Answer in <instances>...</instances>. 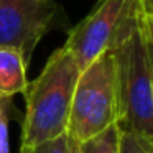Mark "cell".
Listing matches in <instances>:
<instances>
[{
    "label": "cell",
    "mask_w": 153,
    "mask_h": 153,
    "mask_svg": "<svg viewBox=\"0 0 153 153\" xmlns=\"http://www.w3.org/2000/svg\"><path fill=\"white\" fill-rule=\"evenodd\" d=\"M117 123L153 140V0H133L112 48Z\"/></svg>",
    "instance_id": "1"
},
{
    "label": "cell",
    "mask_w": 153,
    "mask_h": 153,
    "mask_svg": "<svg viewBox=\"0 0 153 153\" xmlns=\"http://www.w3.org/2000/svg\"><path fill=\"white\" fill-rule=\"evenodd\" d=\"M79 68L68 48L53 51L43 71L23 91L27 100L20 152L68 133V122Z\"/></svg>",
    "instance_id": "2"
},
{
    "label": "cell",
    "mask_w": 153,
    "mask_h": 153,
    "mask_svg": "<svg viewBox=\"0 0 153 153\" xmlns=\"http://www.w3.org/2000/svg\"><path fill=\"white\" fill-rule=\"evenodd\" d=\"M117 123L115 66L105 51L79 73L68 122V135L77 143Z\"/></svg>",
    "instance_id": "3"
},
{
    "label": "cell",
    "mask_w": 153,
    "mask_h": 153,
    "mask_svg": "<svg viewBox=\"0 0 153 153\" xmlns=\"http://www.w3.org/2000/svg\"><path fill=\"white\" fill-rule=\"evenodd\" d=\"M133 0H99L96 7L69 30L64 46L79 71L112 48Z\"/></svg>",
    "instance_id": "4"
},
{
    "label": "cell",
    "mask_w": 153,
    "mask_h": 153,
    "mask_svg": "<svg viewBox=\"0 0 153 153\" xmlns=\"http://www.w3.org/2000/svg\"><path fill=\"white\" fill-rule=\"evenodd\" d=\"M58 10L56 0H0V46L18 50L30 64Z\"/></svg>",
    "instance_id": "5"
},
{
    "label": "cell",
    "mask_w": 153,
    "mask_h": 153,
    "mask_svg": "<svg viewBox=\"0 0 153 153\" xmlns=\"http://www.w3.org/2000/svg\"><path fill=\"white\" fill-rule=\"evenodd\" d=\"M27 68L23 54L10 46H0V99H12L27 89Z\"/></svg>",
    "instance_id": "6"
},
{
    "label": "cell",
    "mask_w": 153,
    "mask_h": 153,
    "mask_svg": "<svg viewBox=\"0 0 153 153\" xmlns=\"http://www.w3.org/2000/svg\"><path fill=\"white\" fill-rule=\"evenodd\" d=\"M120 132L122 128L119 123H112L100 133L81 142L79 153H119Z\"/></svg>",
    "instance_id": "7"
},
{
    "label": "cell",
    "mask_w": 153,
    "mask_h": 153,
    "mask_svg": "<svg viewBox=\"0 0 153 153\" xmlns=\"http://www.w3.org/2000/svg\"><path fill=\"white\" fill-rule=\"evenodd\" d=\"M119 153H153V140L138 133L122 130L119 142Z\"/></svg>",
    "instance_id": "8"
},
{
    "label": "cell",
    "mask_w": 153,
    "mask_h": 153,
    "mask_svg": "<svg viewBox=\"0 0 153 153\" xmlns=\"http://www.w3.org/2000/svg\"><path fill=\"white\" fill-rule=\"evenodd\" d=\"M10 105L12 99H0V153H10V142H8Z\"/></svg>",
    "instance_id": "9"
},
{
    "label": "cell",
    "mask_w": 153,
    "mask_h": 153,
    "mask_svg": "<svg viewBox=\"0 0 153 153\" xmlns=\"http://www.w3.org/2000/svg\"><path fill=\"white\" fill-rule=\"evenodd\" d=\"M68 140H69V137H68V133H64L61 137L43 142L33 148L23 150L20 153H68Z\"/></svg>",
    "instance_id": "10"
},
{
    "label": "cell",
    "mask_w": 153,
    "mask_h": 153,
    "mask_svg": "<svg viewBox=\"0 0 153 153\" xmlns=\"http://www.w3.org/2000/svg\"><path fill=\"white\" fill-rule=\"evenodd\" d=\"M68 153H79V143L74 138H71V137H69V140H68Z\"/></svg>",
    "instance_id": "11"
}]
</instances>
